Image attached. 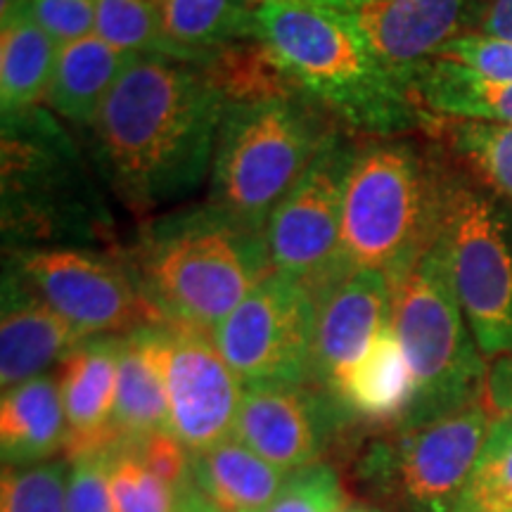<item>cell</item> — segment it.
<instances>
[{"instance_id":"cell-1","label":"cell","mask_w":512,"mask_h":512,"mask_svg":"<svg viewBox=\"0 0 512 512\" xmlns=\"http://www.w3.org/2000/svg\"><path fill=\"white\" fill-rule=\"evenodd\" d=\"M226 102L207 67L138 55L91 128L95 164L119 200L147 214L200 188Z\"/></svg>"},{"instance_id":"cell-2","label":"cell","mask_w":512,"mask_h":512,"mask_svg":"<svg viewBox=\"0 0 512 512\" xmlns=\"http://www.w3.org/2000/svg\"><path fill=\"white\" fill-rule=\"evenodd\" d=\"M254 41L294 88L358 133L401 138L430 114L377 60L349 12L299 3L256 8Z\"/></svg>"},{"instance_id":"cell-3","label":"cell","mask_w":512,"mask_h":512,"mask_svg":"<svg viewBox=\"0 0 512 512\" xmlns=\"http://www.w3.org/2000/svg\"><path fill=\"white\" fill-rule=\"evenodd\" d=\"M131 268L162 323L214 332L268 273L266 235L211 204L176 211L145 230Z\"/></svg>"},{"instance_id":"cell-4","label":"cell","mask_w":512,"mask_h":512,"mask_svg":"<svg viewBox=\"0 0 512 512\" xmlns=\"http://www.w3.org/2000/svg\"><path fill=\"white\" fill-rule=\"evenodd\" d=\"M444 166L406 138L358 147L344 192L342 235L330 285L356 271H380L399 287L437 240Z\"/></svg>"},{"instance_id":"cell-5","label":"cell","mask_w":512,"mask_h":512,"mask_svg":"<svg viewBox=\"0 0 512 512\" xmlns=\"http://www.w3.org/2000/svg\"><path fill=\"white\" fill-rule=\"evenodd\" d=\"M299 88L228 98L223 110L209 200L242 226L266 233L273 209L290 192L335 128Z\"/></svg>"},{"instance_id":"cell-6","label":"cell","mask_w":512,"mask_h":512,"mask_svg":"<svg viewBox=\"0 0 512 512\" xmlns=\"http://www.w3.org/2000/svg\"><path fill=\"white\" fill-rule=\"evenodd\" d=\"M392 328L415 380V399L401 430L484 401L489 366L453 290L441 235L396 287Z\"/></svg>"},{"instance_id":"cell-7","label":"cell","mask_w":512,"mask_h":512,"mask_svg":"<svg viewBox=\"0 0 512 512\" xmlns=\"http://www.w3.org/2000/svg\"><path fill=\"white\" fill-rule=\"evenodd\" d=\"M102 204L67 133L43 110L3 117V230L29 242L98 238Z\"/></svg>"},{"instance_id":"cell-8","label":"cell","mask_w":512,"mask_h":512,"mask_svg":"<svg viewBox=\"0 0 512 512\" xmlns=\"http://www.w3.org/2000/svg\"><path fill=\"white\" fill-rule=\"evenodd\" d=\"M439 235L482 356L512 354V209L460 166H444Z\"/></svg>"},{"instance_id":"cell-9","label":"cell","mask_w":512,"mask_h":512,"mask_svg":"<svg viewBox=\"0 0 512 512\" xmlns=\"http://www.w3.org/2000/svg\"><path fill=\"white\" fill-rule=\"evenodd\" d=\"M494 413L484 401L377 441L356 467L363 494L399 512H463Z\"/></svg>"},{"instance_id":"cell-10","label":"cell","mask_w":512,"mask_h":512,"mask_svg":"<svg viewBox=\"0 0 512 512\" xmlns=\"http://www.w3.org/2000/svg\"><path fill=\"white\" fill-rule=\"evenodd\" d=\"M316 292L268 273L211 332L242 387H304L311 380Z\"/></svg>"},{"instance_id":"cell-11","label":"cell","mask_w":512,"mask_h":512,"mask_svg":"<svg viewBox=\"0 0 512 512\" xmlns=\"http://www.w3.org/2000/svg\"><path fill=\"white\" fill-rule=\"evenodd\" d=\"M12 268L83 339L162 323L131 264L81 247L15 249Z\"/></svg>"},{"instance_id":"cell-12","label":"cell","mask_w":512,"mask_h":512,"mask_svg":"<svg viewBox=\"0 0 512 512\" xmlns=\"http://www.w3.org/2000/svg\"><path fill=\"white\" fill-rule=\"evenodd\" d=\"M356 152L358 147L335 128L266 223L273 271L309 285L316 294L330 285L335 268L344 192Z\"/></svg>"},{"instance_id":"cell-13","label":"cell","mask_w":512,"mask_h":512,"mask_svg":"<svg viewBox=\"0 0 512 512\" xmlns=\"http://www.w3.org/2000/svg\"><path fill=\"white\" fill-rule=\"evenodd\" d=\"M171 434L190 453L233 437L245 387L211 332L164 323Z\"/></svg>"},{"instance_id":"cell-14","label":"cell","mask_w":512,"mask_h":512,"mask_svg":"<svg viewBox=\"0 0 512 512\" xmlns=\"http://www.w3.org/2000/svg\"><path fill=\"white\" fill-rule=\"evenodd\" d=\"M316 297L311 382L330 394L377 335L392 325L396 285L380 271H356Z\"/></svg>"},{"instance_id":"cell-15","label":"cell","mask_w":512,"mask_h":512,"mask_svg":"<svg viewBox=\"0 0 512 512\" xmlns=\"http://www.w3.org/2000/svg\"><path fill=\"white\" fill-rule=\"evenodd\" d=\"M332 411L344 413L330 394L306 387H245L233 437L292 475L318 463Z\"/></svg>"},{"instance_id":"cell-16","label":"cell","mask_w":512,"mask_h":512,"mask_svg":"<svg viewBox=\"0 0 512 512\" xmlns=\"http://www.w3.org/2000/svg\"><path fill=\"white\" fill-rule=\"evenodd\" d=\"M477 0H363L354 12L358 31L377 60L408 88L422 62L470 31Z\"/></svg>"},{"instance_id":"cell-17","label":"cell","mask_w":512,"mask_h":512,"mask_svg":"<svg viewBox=\"0 0 512 512\" xmlns=\"http://www.w3.org/2000/svg\"><path fill=\"white\" fill-rule=\"evenodd\" d=\"M119 335L88 337L60 363V394L67 415V458L110 453V422L117 396Z\"/></svg>"},{"instance_id":"cell-18","label":"cell","mask_w":512,"mask_h":512,"mask_svg":"<svg viewBox=\"0 0 512 512\" xmlns=\"http://www.w3.org/2000/svg\"><path fill=\"white\" fill-rule=\"evenodd\" d=\"M83 342L72 325L55 313L15 268L3 280L0 318V384L5 389L46 375Z\"/></svg>"},{"instance_id":"cell-19","label":"cell","mask_w":512,"mask_h":512,"mask_svg":"<svg viewBox=\"0 0 512 512\" xmlns=\"http://www.w3.org/2000/svg\"><path fill=\"white\" fill-rule=\"evenodd\" d=\"M166 432L171 434V408L166 387L164 323H152L121 337L110 451Z\"/></svg>"},{"instance_id":"cell-20","label":"cell","mask_w":512,"mask_h":512,"mask_svg":"<svg viewBox=\"0 0 512 512\" xmlns=\"http://www.w3.org/2000/svg\"><path fill=\"white\" fill-rule=\"evenodd\" d=\"M330 396L347 415L401 430L415 399V380L392 325L342 375Z\"/></svg>"},{"instance_id":"cell-21","label":"cell","mask_w":512,"mask_h":512,"mask_svg":"<svg viewBox=\"0 0 512 512\" xmlns=\"http://www.w3.org/2000/svg\"><path fill=\"white\" fill-rule=\"evenodd\" d=\"M67 444V415L57 375H38L5 389L0 446L5 467L46 463Z\"/></svg>"},{"instance_id":"cell-22","label":"cell","mask_w":512,"mask_h":512,"mask_svg":"<svg viewBox=\"0 0 512 512\" xmlns=\"http://www.w3.org/2000/svg\"><path fill=\"white\" fill-rule=\"evenodd\" d=\"M136 57L95 34L62 46L46 95L50 112L74 126L93 128L114 83Z\"/></svg>"},{"instance_id":"cell-23","label":"cell","mask_w":512,"mask_h":512,"mask_svg":"<svg viewBox=\"0 0 512 512\" xmlns=\"http://www.w3.org/2000/svg\"><path fill=\"white\" fill-rule=\"evenodd\" d=\"M188 472L195 489L221 512H268L287 479V472L235 437L190 453Z\"/></svg>"},{"instance_id":"cell-24","label":"cell","mask_w":512,"mask_h":512,"mask_svg":"<svg viewBox=\"0 0 512 512\" xmlns=\"http://www.w3.org/2000/svg\"><path fill=\"white\" fill-rule=\"evenodd\" d=\"M157 8L178 62L204 67L223 50L254 41L259 5L252 0H162Z\"/></svg>"},{"instance_id":"cell-25","label":"cell","mask_w":512,"mask_h":512,"mask_svg":"<svg viewBox=\"0 0 512 512\" xmlns=\"http://www.w3.org/2000/svg\"><path fill=\"white\" fill-rule=\"evenodd\" d=\"M60 46L31 15L29 3L3 10L0 29V105L3 117L36 110L46 100Z\"/></svg>"},{"instance_id":"cell-26","label":"cell","mask_w":512,"mask_h":512,"mask_svg":"<svg viewBox=\"0 0 512 512\" xmlns=\"http://www.w3.org/2000/svg\"><path fill=\"white\" fill-rule=\"evenodd\" d=\"M408 91L432 117L512 124V81L482 79L437 57L415 69Z\"/></svg>"},{"instance_id":"cell-27","label":"cell","mask_w":512,"mask_h":512,"mask_svg":"<svg viewBox=\"0 0 512 512\" xmlns=\"http://www.w3.org/2000/svg\"><path fill=\"white\" fill-rule=\"evenodd\" d=\"M427 128L467 176L512 209V124L430 114Z\"/></svg>"},{"instance_id":"cell-28","label":"cell","mask_w":512,"mask_h":512,"mask_svg":"<svg viewBox=\"0 0 512 512\" xmlns=\"http://www.w3.org/2000/svg\"><path fill=\"white\" fill-rule=\"evenodd\" d=\"M95 36L124 53L176 60L155 0H95Z\"/></svg>"},{"instance_id":"cell-29","label":"cell","mask_w":512,"mask_h":512,"mask_svg":"<svg viewBox=\"0 0 512 512\" xmlns=\"http://www.w3.org/2000/svg\"><path fill=\"white\" fill-rule=\"evenodd\" d=\"M463 512H512V415L491 422Z\"/></svg>"},{"instance_id":"cell-30","label":"cell","mask_w":512,"mask_h":512,"mask_svg":"<svg viewBox=\"0 0 512 512\" xmlns=\"http://www.w3.org/2000/svg\"><path fill=\"white\" fill-rule=\"evenodd\" d=\"M110 486L117 512H176L181 494L147 465L138 446L110 451Z\"/></svg>"},{"instance_id":"cell-31","label":"cell","mask_w":512,"mask_h":512,"mask_svg":"<svg viewBox=\"0 0 512 512\" xmlns=\"http://www.w3.org/2000/svg\"><path fill=\"white\" fill-rule=\"evenodd\" d=\"M67 460L5 467L0 512H67Z\"/></svg>"},{"instance_id":"cell-32","label":"cell","mask_w":512,"mask_h":512,"mask_svg":"<svg viewBox=\"0 0 512 512\" xmlns=\"http://www.w3.org/2000/svg\"><path fill=\"white\" fill-rule=\"evenodd\" d=\"M344 503V486L337 470L318 460L287 475L268 512H337Z\"/></svg>"},{"instance_id":"cell-33","label":"cell","mask_w":512,"mask_h":512,"mask_svg":"<svg viewBox=\"0 0 512 512\" xmlns=\"http://www.w3.org/2000/svg\"><path fill=\"white\" fill-rule=\"evenodd\" d=\"M434 57L482 79L512 81V41L503 38L463 34L448 41Z\"/></svg>"},{"instance_id":"cell-34","label":"cell","mask_w":512,"mask_h":512,"mask_svg":"<svg viewBox=\"0 0 512 512\" xmlns=\"http://www.w3.org/2000/svg\"><path fill=\"white\" fill-rule=\"evenodd\" d=\"M67 512H117L110 486V453L69 460Z\"/></svg>"},{"instance_id":"cell-35","label":"cell","mask_w":512,"mask_h":512,"mask_svg":"<svg viewBox=\"0 0 512 512\" xmlns=\"http://www.w3.org/2000/svg\"><path fill=\"white\" fill-rule=\"evenodd\" d=\"M31 15L57 46L95 34V0H27Z\"/></svg>"},{"instance_id":"cell-36","label":"cell","mask_w":512,"mask_h":512,"mask_svg":"<svg viewBox=\"0 0 512 512\" xmlns=\"http://www.w3.org/2000/svg\"><path fill=\"white\" fill-rule=\"evenodd\" d=\"M467 34L512 41V0H477Z\"/></svg>"},{"instance_id":"cell-37","label":"cell","mask_w":512,"mask_h":512,"mask_svg":"<svg viewBox=\"0 0 512 512\" xmlns=\"http://www.w3.org/2000/svg\"><path fill=\"white\" fill-rule=\"evenodd\" d=\"M484 403L491 413L512 415V354L494 358L486 368Z\"/></svg>"},{"instance_id":"cell-38","label":"cell","mask_w":512,"mask_h":512,"mask_svg":"<svg viewBox=\"0 0 512 512\" xmlns=\"http://www.w3.org/2000/svg\"><path fill=\"white\" fill-rule=\"evenodd\" d=\"M176 512H221V510L216 508V505L211 503L207 496L200 494L188 477V482H185L181 494H178Z\"/></svg>"},{"instance_id":"cell-39","label":"cell","mask_w":512,"mask_h":512,"mask_svg":"<svg viewBox=\"0 0 512 512\" xmlns=\"http://www.w3.org/2000/svg\"><path fill=\"white\" fill-rule=\"evenodd\" d=\"M254 5H266V3H299V5H320V8H332L342 12H354L363 0H252Z\"/></svg>"},{"instance_id":"cell-40","label":"cell","mask_w":512,"mask_h":512,"mask_svg":"<svg viewBox=\"0 0 512 512\" xmlns=\"http://www.w3.org/2000/svg\"><path fill=\"white\" fill-rule=\"evenodd\" d=\"M337 512H384V510L370 508V505H366V503H344Z\"/></svg>"},{"instance_id":"cell-41","label":"cell","mask_w":512,"mask_h":512,"mask_svg":"<svg viewBox=\"0 0 512 512\" xmlns=\"http://www.w3.org/2000/svg\"><path fill=\"white\" fill-rule=\"evenodd\" d=\"M155 3H162V0H155Z\"/></svg>"}]
</instances>
